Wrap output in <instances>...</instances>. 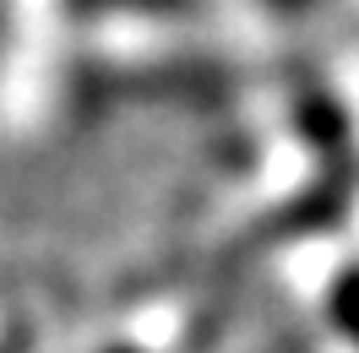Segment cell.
I'll list each match as a JSON object with an SVG mask.
<instances>
[{"label": "cell", "instance_id": "cell-1", "mask_svg": "<svg viewBox=\"0 0 359 353\" xmlns=\"http://www.w3.org/2000/svg\"><path fill=\"white\" fill-rule=\"evenodd\" d=\"M332 310H337V321H343V326H348V331L359 337V272L337 283V293H332Z\"/></svg>", "mask_w": 359, "mask_h": 353}, {"label": "cell", "instance_id": "cell-2", "mask_svg": "<svg viewBox=\"0 0 359 353\" xmlns=\"http://www.w3.org/2000/svg\"><path fill=\"white\" fill-rule=\"evenodd\" d=\"M114 353H131V348H114Z\"/></svg>", "mask_w": 359, "mask_h": 353}]
</instances>
